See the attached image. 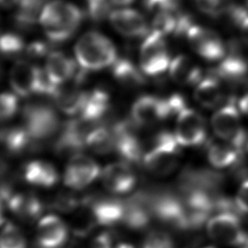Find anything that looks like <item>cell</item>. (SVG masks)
I'll return each instance as SVG.
<instances>
[{
  "label": "cell",
  "mask_w": 248,
  "mask_h": 248,
  "mask_svg": "<svg viewBox=\"0 0 248 248\" xmlns=\"http://www.w3.org/2000/svg\"><path fill=\"white\" fill-rule=\"evenodd\" d=\"M78 66V62L64 52L53 50L46 58L45 71L53 83L62 85L74 78Z\"/></svg>",
  "instance_id": "21"
},
{
  "label": "cell",
  "mask_w": 248,
  "mask_h": 248,
  "mask_svg": "<svg viewBox=\"0 0 248 248\" xmlns=\"http://www.w3.org/2000/svg\"><path fill=\"white\" fill-rule=\"evenodd\" d=\"M110 110V96L104 88H95L88 92L79 117L92 125L104 124L103 120Z\"/></svg>",
  "instance_id": "22"
},
{
  "label": "cell",
  "mask_w": 248,
  "mask_h": 248,
  "mask_svg": "<svg viewBox=\"0 0 248 248\" xmlns=\"http://www.w3.org/2000/svg\"><path fill=\"white\" fill-rule=\"evenodd\" d=\"M224 181L222 173L209 169H185L178 180L179 190L201 189L212 193Z\"/></svg>",
  "instance_id": "20"
},
{
  "label": "cell",
  "mask_w": 248,
  "mask_h": 248,
  "mask_svg": "<svg viewBox=\"0 0 248 248\" xmlns=\"http://www.w3.org/2000/svg\"><path fill=\"white\" fill-rule=\"evenodd\" d=\"M1 141L6 151L11 155H19L25 151L36 150L40 144L30 137L22 125L4 128L1 133Z\"/></svg>",
  "instance_id": "27"
},
{
  "label": "cell",
  "mask_w": 248,
  "mask_h": 248,
  "mask_svg": "<svg viewBox=\"0 0 248 248\" xmlns=\"http://www.w3.org/2000/svg\"><path fill=\"white\" fill-rule=\"evenodd\" d=\"M109 21L115 31L129 38H145L149 27L144 16L132 9H119L112 11Z\"/></svg>",
  "instance_id": "18"
},
{
  "label": "cell",
  "mask_w": 248,
  "mask_h": 248,
  "mask_svg": "<svg viewBox=\"0 0 248 248\" xmlns=\"http://www.w3.org/2000/svg\"><path fill=\"white\" fill-rule=\"evenodd\" d=\"M50 45L45 41H34L26 46L25 54L31 59L46 58L50 51Z\"/></svg>",
  "instance_id": "40"
},
{
  "label": "cell",
  "mask_w": 248,
  "mask_h": 248,
  "mask_svg": "<svg viewBox=\"0 0 248 248\" xmlns=\"http://www.w3.org/2000/svg\"><path fill=\"white\" fill-rule=\"evenodd\" d=\"M22 126L30 137L42 143L54 136L60 128L59 117L54 108L46 104L31 103L22 108Z\"/></svg>",
  "instance_id": "5"
},
{
  "label": "cell",
  "mask_w": 248,
  "mask_h": 248,
  "mask_svg": "<svg viewBox=\"0 0 248 248\" xmlns=\"http://www.w3.org/2000/svg\"><path fill=\"white\" fill-rule=\"evenodd\" d=\"M22 176L27 183L42 188L52 187L59 178L55 167L45 160H33L26 163L22 169Z\"/></svg>",
  "instance_id": "24"
},
{
  "label": "cell",
  "mask_w": 248,
  "mask_h": 248,
  "mask_svg": "<svg viewBox=\"0 0 248 248\" xmlns=\"http://www.w3.org/2000/svg\"><path fill=\"white\" fill-rule=\"evenodd\" d=\"M18 1L19 0H1V4L5 9H12L17 7Z\"/></svg>",
  "instance_id": "47"
},
{
  "label": "cell",
  "mask_w": 248,
  "mask_h": 248,
  "mask_svg": "<svg viewBox=\"0 0 248 248\" xmlns=\"http://www.w3.org/2000/svg\"><path fill=\"white\" fill-rule=\"evenodd\" d=\"M211 126L214 134L220 140L232 143L243 154L248 131L241 126L240 111L235 97H230L226 104L217 109L212 115Z\"/></svg>",
  "instance_id": "4"
},
{
  "label": "cell",
  "mask_w": 248,
  "mask_h": 248,
  "mask_svg": "<svg viewBox=\"0 0 248 248\" xmlns=\"http://www.w3.org/2000/svg\"><path fill=\"white\" fill-rule=\"evenodd\" d=\"M239 29L242 36V40L246 45H248V17L243 21Z\"/></svg>",
  "instance_id": "46"
},
{
  "label": "cell",
  "mask_w": 248,
  "mask_h": 248,
  "mask_svg": "<svg viewBox=\"0 0 248 248\" xmlns=\"http://www.w3.org/2000/svg\"><path fill=\"white\" fill-rule=\"evenodd\" d=\"M45 0H19L14 20L16 25L22 30H30L37 21L43 10Z\"/></svg>",
  "instance_id": "32"
},
{
  "label": "cell",
  "mask_w": 248,
  "mask_h": 248,
  "mask_svg": "<svg viewBox=\"0 0 248 248\" xmlns=\"http://www.w3.org/2000/svg\"><path fill=\"white\" fill-rule=\"evenodd\" d=\"M85 4V16L94 22H101L109 18L111 14L110 0H83Z\"/></svg>",
  "instance_id": "35"
},
{
  "label": "cell",
  "mask_w": 248,
  "mask_h": 248,
  "mask_svg": "<svg viewBox=\"0 0 248 248\" xmlns=\"http://www.w3.org/2000/svg\"><path fill=\"white\" fill-rule=\"evenodd\" d=\"M245 4H246V6L248 7V0H245Z\"/></svg>",
  "instance_id": "49"
},
{
  "label": "cell",
  "mask_w": 248,
  "mask_h": 248,
  "mask_svg": "<svg viewBox=\"0 0 248 248\" xmlns=\"http://www.w3.org/2000/svg\"><path fill=\"white\" fill-rule=\"evenodd\" d=\"M152 215L160 221L178 229H188L187 214L180 197L170 193H159L149 196Z\"/></svg>",
  "instance_id": "10"
},
{
  "label": "cell",
  "mask_w": 248,
  "mask_h": 248,
  "mask_svg": "<svg viewBox=\"0 0 248 248\" xmlns=\"http://www.w3.org/2000/svg\"><path fill=\"white\" fill-rule=\"evenodd\" d=\"M111 73L114 79L126 88H139L146 83L145 75L140 66H136L129 58L117 57L111 66Z\"/></svg>",
  "instance_id": "30"
},
{
  "label": "cell",
  "mask_w": 248,
  "mask_h": 248,
  "mask_svg": "<svg viewBox=\"0 0 248 248\" xmlns=\"http://www.w3.org/2000/svg\"><path fill=\"white\" fill-rule=\"evenodd\" d=\"M208 73L218 79L229 82H240L248 75V56L239 40H231L227 44V53L217 67Z\"/></svg>",
  "instance_id": "8"
},
{
  "label": "cell",
  "mask_w": 248,
  "mask_h": 248,
  "mask_svg": "<svg viewBox=\"0 0 248 248\" xmlns=\"http://www.w3.org/2000/svg\"><path fill=\"white\" fill-rule=\"evenodd\" d=\"M134 0H110V2L114 5H119V6H125L129 5L133 2Z\"/></svg>",
  "instance_id": "48"
},
{
  "label": "cell",
  "mask_w": 248,
  "mask_h": 248,
  "mask_svg": "<svg viewBox=\"0 0 248 248\" xmlns=\"http://www.w3.org/2000/svg\"><path fill=\"white\" fill-rule=\"evenodd\" d=\"M137 125L131 120L115 122L111 129L114 135V151L128 164L142 163L144 156L142 144L136 133Z\"/></svg>",
  "instance_id": "9"
},
{
  "label": "cell",
  "mask_w": 248,
  "mask_h": 248,
  "mask_svg": "<svg viewBox=\"0 0 248 248\" xmlns=\"http://www.w3.org/2000/svg\"><path fill=\"white\" fill-rule=\"evenodd\" d=\"M68 227L54 214L42 217L37 224L36 239L41 248H60L68 239Z\"/></svg>",
  "instance_id": "17"
},
{
  "label": "cell",
  "mask_w": 248,
  "mask_h": 248,
  "mask_svg": "<svg viewBox=\"0 0 248 248\" xmlns=\"http://www.w3.org/2000/svg\"><path fill=\"white\" fill-rule=\"evenodd\" d=\"M8 208L21 220L33 221L43 211V203L38 196L30 192L12 194L6 201Z\"/></svg>",
  "instance_id": "25"
},
{
  "label": "cell",
  "mask_w": 248,
  "mask_h": 248,
  "mask_svg": "<svg viewBox=\"0 0 248 248\" xmlns=\"http://www.w3.org/2000/svg\"><path fill=\"white\" fill-rule=\"evenodd\" d=\"M206 155L210 165L216 169L232 168L244 156L232 143L213 139L206 143Z\"/></svg>",
  "instance_id": "28"
},
{
  "label": "cell",
  "mask_w": 248,
  "mask_h": 248,
  "mask_svg": "<svg viewBox=\"0 0 248 248\" xmlns=\"http://www.w3.org/2000/svg\"><path fill=\"white\" fill-rule=\"evenodd\" d=\"M165 100L170 113V117L173 115H178L182 110L188 108L185 97L179 93H173L169 97L165 98Z\"/></svg>",
  "instance_id": "42"
},
{
  "label": "cell",
  "mask_w": 248,
  "mask_h": 248,
  "mask_svg": "<svg viewBox=\"0 0 248 248\" xmlns=\"http://www.w3.org/2000/svg\"><path fill=\"white\" fill-rule=\"evenodd\" d=\"M85 144L88 149L98 155H107L114 151L115 140L111 128L105 124L95 126L86 136Z\"/></svg>",
  "instance_id": "31"
},
{
  "label": "cell",
  "mask_w": 248,
  "mask_h": 248,
  "mask_svg": "<svg viewBox=\"0 0 248 248\" xmlns=\"http://www.w3.org/2000/svg\"><path fill=\"white\" fill-rule=\"evenodd\" d=\"M170 78L180 85H197L206 74L187 55L175 56L170 64Z\"/></svg>",
  "instance_id": "23"
},
{
  "label": "cell",
  "mask_w": 248,
  "mask_h": 248,
  "mask_svg": "<svg viewBox=\"0 0 248 248\" xmlns=\"http://www.w3.org/2000/svg\"><path fill=\"white\" fill-rule=\"evenodd\" d=\"M141 248H173V243L165 232L154 231L146 236Z\"/></svg>",
  "instance_id": "38"
},
{
  "label": "cell",
  "mask_w": 248,
  "mask_h": 248,
  "mask_svg": "<svg viewBox=\"0 0 248 248\" xmlns=\"http://www.w3.org/2000/svg\"><path fill=\"white\" fill-rule=\"evenodd\" d=\"M26 239L21 230L11 222L3 224L0 248H26Z\"/></svg>",
  "instance_id": "33"
},
{
  "label": "cell",
  "mask_w": 248,
  "mask_h": 248,
  "mask_svg": "<svg viewBox=\"0 0 248 248\" xmlns=\"http://www.w3.org/2000/svg\"><path fill=\"white\" fill-rule=\"evenodd\" d=\"M174 135L181 146L201 145L207 137L205 119L197 110L186 108L177 115Z\"/></svg>",
  "instance_id": "12"
},
{
  "label": "cell",
  "mask_w": 248,
  "mask_h": 248,
  "mask_svg": "<svg viewBox=\"0 0 248 248\" xmlns=\"http://www.w3.org/2000/svg\"><path fill=\"white\" fill-rule=\"evenodd\" d=\"M174 133L162 130L154 135L150 148L144 153L142 164L147 171L157 176L173 172L180 162L181 149Z\"/></svg>",
  "instance_id": "3"
},
{
  "label": "cell",
  "mask_w": 248,
  "mask_h": 248,
  "mask_svg": "<svg viewBox=\"0 0 248 248\" xmlns=\"http://www.w3.org/2000/svg\"><path fill=\"white\" fill-rule=\"evenodd\" d=\"M196 4L203 14L211 17H221L232 3V0H196Z\"/></svg>",
  "instance_id": "36"
},
{
  "label": "cell",
  "mask_w": 248,
  "mask_h": 248,
  "mask_svg": "<svg viewBox=\"0 0 248 248\" xmlns=\"http://www.w3.org/2000/svg\"><path fill=\"white\" fill-rule=\"evenodd\" d=\"M236 105L240 113L248 116V89L239 97V99H236Z\"/></svg>",
  "instance_id": "45"
},
{
  "label": "cell",
  "mask_w": 248,
  "mask_h": 248,
  "mask_svg": "<svg viewBox=\"0 0 248 248\" xmlns=\"http://www.w3.org/2000/svg\"><path fill=\"white\" fill-rule=\"evenodd\" d=\"M194 98L198 104L205 108H214L223 104L225 93L220 79L210 75L207 71L204 78L196 85Z\"/></svg>",
  "instance_id": "29"
},
{
  "label": "cell",
  "mask_w": 248,
  "mask_h": 248,
  "mask_svg": "<svg viewBox=\"0 0 248 248\" xmlns=\"http://www.w3.org/2000/svg\"><path fill=\"white\" fill-rule=\"evenodd\" d=\"M18 100L16 94L5 92L1 95V118L7 120L12 118L17 111Z\"/></svg>",
  "instance_id": "39"
},
{
  "label": "cell",
  "mask_w": 248,
  "mask_h": 248,
  "mask_svg": "<svg viewBox=\"0 0 248 248\" xmlns=\"http://www.w3.org/2000/svg\"><path fill=\"white\" fill-rule=\"evenodd\" d=\"M234 201L239 211L248 213V179L241 184Z\"/></svg>",
  "instance_id": "43"
},
{
  "label": "cell",
  "mask_w": 248,
  "mask_h": 248,
  "mask_svg": "<svg viewBox=\"0 0 248 248\" xmlns=\"http://www.w3.org/2000/svg\"><path fill=\"white\" fill-rule=\"evenodd\" d=\"M83 200H79L75 194L71 192H61L59 193L53 201V205L56 209L63 212H69L75 210Z\"/></svg>",
  "instance_id": "37"
},
{
  "label": "cell",
  "mask_w": 248,
  "mask_h": 248,
  "mask_svg": "<svg viewBox=\"0 0 248 248\" xmlns=\"http://www.w3.org/2000/svg\"><path fill=\"white\" fill-rule=\"evenodd\" d=\"M84 17V12L76 5L54 0L46 3L39 22L50 43H63L77 32Z\"/></svg>",
  "instance_id": "1"
},
{
  "label": "cell",
  "mask_w": 248,
  "mask_h": 248,
  "mask_svg": "<svg viewBox=\"0 0 248 248\" xmlns=\"http://www.w3.org/2000/svg\"><path fill=\"white\" fill-rule=\"evenodd\" d=\"M74 50L78 66L88 72L108 67L117 59L116 48L112 42L97 31L83 34L77 42Z\"/></svg>",
  "instance_id": "2"
},
{
  "label": "cell",
  "mask_w": 248,
  "mask_h": 248,
  "mask_svg": "<svg viewBox=\"0 0 248 248\" xmlns=\"http://www.w3.org/2000/svg\"><path fill=\"white\" fill-rule=\"evenodd\" d=\"M180 0H143L145 9L153 14L164 11L178 10Z\"/></svg>",
  "instance_id": "41"
},
{
  "label": "cell",
  "mask_w": 248,
  "mask_h": 248,
  "mask_svg": "<svg viewBox=\"0 0 248 248\" xmlns=\"http://www.w3.org/2000/svg\"><path fill=\"white\" fill-rule=\"evenodd\" d=\"M131 116L137 126L146 127L170 118V113L165 98L143 95L133 104Z\"/></svg>",
  "instance_id": "14"
},
{
  "label": "cell",
  "mask_w": 248,
  "mask_h": 248,
  "mask_svg": "<svg viewBox=\"0 0 248 248\" xmlns=\"http://www.w3.org/2000/svg\"><path fill=\"white\" fill-rule=\"evenodd\" d=\"M88 92L79 88V85L72 84L60 85L58 91L53 97L56 107L65 114H79L83 108Z\"/></svg>",
  "instance_id": "26"
},
{
  "label": "cell",
  "mask_w": 248,
  "mask_h": 248,
  "mask_svg": "<svg viewBox=\"0 0 248 248\" xmlns=\"http://www.w3.org/2000/svg\"><path fill=\"white\" fill-rule=\"evenodd\" d=\"M83 204L89 210L96 225L111 226L122 222L125 211V202L116 198L100 197L87 198Z\"/></svg>",
  "instance_id": "15"
},
{
  "label": "cell",
  "mask_w": 248,
  "mask_h": 248,
  "mask_svg": "<svg viewBox=\"0 0 248 248\" xmlns=\"http://www.w3.org/2000/svg\"><path fill=\"white\" fill-rule=\"evenodd\" d=\"M105 188L115 195H122L132 191L137 182V176L126 162H115L105 167L101 173Z\"/></svg>",
  "instance_id": "16"
},
{
  "label": "cell",
  "mask_w": 248,
  "mask_h": 248,
  "mask_svg": "<svg viewBox=\"0 0 248 248\" xmlns=\"http://www.w3.org/2000/svg\"><path fill=\"white\" fill-rule=\"evenodd\" d=\"M90 248H112L110 236L107 233H102L96 236L91 242Z\"/></svg>",
  "instance_id": "44"
},
{
  "label": "cell",
  "mask_w": 248,
  "mask_h": 248,
  "mask_svg": "<svg viewBox=\"0 0 248 248\" xmlns=\"http://www.w3.org/2000/svg\"><path fill=\"white\" fill-rule=\"evenodd\" d=\"M41 70L28 61H16L10 72V83L14 92L21 97L36 94Z\"/></svg>",
  "instance_id": "19"
},
{
  "label": "cell",
  "mask_w": 248,
  "mask_h": 248,
  "mask_svg": "<svg viewBox=\"0 0 248 248\" xmlns=\"http://www.w3.org/2000/svg\"><path fill=\"white\" fill-rule=\"evenodd\" d=\"M186 38L192 49L207 61H221L227 53V45L212 29L195 24Z\"/></svg>",
  "instance_id": "11"
},
{
  "label": "cell",
  "mask_w": 248,
  "mask_h": 248,
  "mask_svg": "<svg viewBox=\"0 0 248 248\" xmlns=\"http://www.w3.org/2000/svg\"><path fill=\"white\" fill-rule=\"evenodd\" d=\"M206 232L212 240L222 245L248 244V235L242 228L239 218L230 211L220 212L209 218L206 222Z\"/></svg>",
  "instance_id": "7"
},
{
  "label": "cell",
  "mask_w": 248,
  "mask_h": 248,
  "mask_svg": "<svg viewBox=\"0 0 248 248\" xmlns=\"http://www.w3.org/2000/svg\"><path fill=\"white\" fill-rule=\"evenodd\" d=\"M170 54L165 36L150 31L140 48V68L145 76L163 75L170 67Z\"/></svg>",
  "instance_id": "6"
},
{
  "label": "cell",
  "mask_w": 248,
  "mask_h": 248,
  "mask_svg": "<svg viewBox=\"0 0 248 248\" xmlns=\"http://www.w3.org/2000/svg\"><path fill=\"white\" fill-rule=\"evenodd\" d=\"M26 46L23 38L16 33H4L1 37V51L7 58H16L25 52Z\"/></svg>",
  "instance_id": "34"
},
{
  "label": "cell",
  "mask_w": 248,
  "mask_h": 248,
  "mask_svg": "<svg viewBox=\"0 0 248 248\" xmlns=\"http://www.w3.org/2000/svg\"><path fill=\"white\" fill-rule=\"evenodd\" d=\"M100 174L99 165L90 157L79 153L70 158L63 181L72 190H81L90 185Z\"/></svg>",
  "instance_id": "13"
},
{
  "label": "cell",
  "mask_w": 248,
  "mask_h": 248,
  "mask_svg": "<svg viewBox=\"0 0 248 248\" xmlns=\"http://www.w3.org/2000/svg\"><path fill=\"white\" fill-rule=\"evenodd\" d=\"M204 248H215V247H213V246H207V247H204Z\"/></svg>",
  "instance_id": "50"
}]
</instances>
